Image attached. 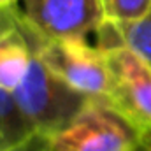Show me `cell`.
<instances>
[{
    "label": "cell",
    "mask_w": 151,
    "mask_h": 151,
    "mask_svg": "<svg viewBox=\"0 0 151 151\" xmlns=\"http://www.w3.org/2000/svg\"><path fill=\"white\" fill-rule=\"evenodd\" d=\"M18 2H19V0H0V11H4V9H12V7L18 5Z\"/></svg>",
    "instance_id": "30bf717a"
},
{
    "label": "cell",
    "mask_w": 151,
    "mask_h": 151,
    "mask_svg": "<svg viewBox=\"0 0 151 151\" xmlns=\"http://www.w3.org/2000/svg\"><path fill=\"white\" fill-rule=\"evenodd\" d=\"M0 151H49V137L35 132L27 141L16 146H11V148H2Z\"/></svg>",
    "instance_id": "9c48e42d"
},
{
    "label": "cell",
    "mask_w": 151,
    "mask_h": 151,
    "mask_svg": "<svg viewBox=\"0 0 151 151\" xmlns=\"http://www.w3.org/2000/svg\"><path fill=\"white\" fill-rule=\"evenodd\" d=\"M144 144L151 150V132H146V134H144Z\"/></svg>",
    "instance_id": "8fae6325"
},
{
    "label": "cell",
    "mask_w": 151,
    "mask_h": 151,
    "mask_svg": "<svg viewBox=\"0 0 151 151\" xmlns=\"http://www.w3.org/2000/svg\"><path fill=\"white\" fill-rule=\"evenodd\" d=\"M97 44L106 51L111 69L107 100L142 134L151 132V67L119 40L107 19L97 32Z\"/></svg>",
    "instance_id": "3957f363"
},
{
    "label": "cell",
    "mask_w": 151,
    "mask_h": 151,
    "mask_svg": "<svg viewBox=\"0 0 151 151\" xmlns=\"http://www.w3.org/2000/svg\"><path fill=\"white\" fill-rule=\"evenodd\" d=\"M12 97L34 132L46 137H53L63 130L88 102V97L70 88L46 65L37 51V44L28 72L12 91Z\"/></svg>",
    "instance_id": "6da1fadb"
},
{
    "label": "cell",
    "mask_w": 151,
    "mask_h": 151,
    "mask_svg": "<svg viewBox=\"0 0 151 151\" xmlns=\"http://www.w3.org/2000/svg\"><path fill=\"white\" fill-rule=\"evenodd\" d=\"M35 44L46 65L70 88L88 99L109 97L113 83L109 60L99 44L93 46L88 39L44 40L37 34Z\"/></svg>",
    "instance_id": "277c9868"
},
{
    "label": "cell",
    "mask_w": 151,
    "mask_h": 151,
    "mask_svg": "<svg viewBox=\"0 0 151 151\" xmlns=\"http://www.w3.org/2000/svg\"><path fill=\"white\" fill-rule=\"evenodd\" d=\"M113 27L119 40L134 53H137L151 67V9L135 21L113 23Z\"/></svg>",
    "instance_id": "52a82bcc"
},
{
    "label": "cell",
    "mask_w": 151,
    "mask_h": 151,
    "mask_svg": "<svg viewBox=\"0 0 151 151\" xmlns=\"http://www.w3.org/2000/svg\"><path fill=\"white\" fill-rule=\"evenodd\" d=\"M16 9L44 40L88 39L106 23L102 0H19Z\"/></svg>",
    "instance_id": "5b68a950"
},
{
    "label": "cell",
    "mask_w": 151,
    "mask_h": 151,
    "mask_svg": "<svg viewBox=\"0 0 151 151\" xmlns=\"http://www.w3.org/2000/svg\"><path fill=\"white\" fill-rule=\"evenodd\" d=\"M135 151H151V150L148 148V146H146V144H144V142H142V146H141V148H137Z\"/></svg>",
    "instance_id": "7c38bea8"
},
{
    "label": "cell",
    "mask_w": 151,
    "mask_h": 151,
    "mask_svg": "<svg viewBox=\"0 0 151 151\" xmlns=\"http://www.w3.org/2000/svg\"><path fill=\"white\" fill-rule=\"evenodd\" d=\"M144 134L107 99H88L81 113L49 137V151H135Z\"/></svg>",
    "instance_id": "7a4b0ae2"
},
{
    "label": "cell",
    "mask_w": 151,
    "mask_h": 151,
    "mask_svg": "<svg viewBox=\"0 0 151 151\" xmlns=\"http://www.w3.org/2000/svg\"><path fill=\"white\" fill-rule=\"evenodd\" d=\"M34 134V128L18 107L12 93L0 88V150L16 146Z\"/></svg>",
    "instance_id": "8992f818"
},
{
    "label": "cell",
    "mask_w": 151,
    "mask_h": 151,
    "mask_svg": "<svg viewBox=\"0 0 151 151\" xmlns=\"http://www.w3.org/2000/svg\"><path fill=\"white\" fill-rule=\"evenodd\" d=\"M106 19L113 23H128L142 18L151 9V0H102Z\"/></svg>",
    "instance_id": "ba28073f"
}]
</instances>
